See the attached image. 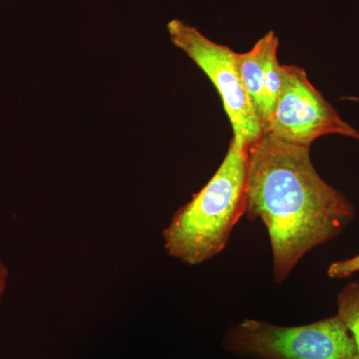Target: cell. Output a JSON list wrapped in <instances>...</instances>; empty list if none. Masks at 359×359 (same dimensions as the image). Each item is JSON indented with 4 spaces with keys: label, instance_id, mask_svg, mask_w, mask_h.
Segmentation results:
<instances>
[{
    "label": "cell",
    "instance_id": "cell-1",
    "mask_svg": "<svg viewBox=\"0 0 359 359\" xmlns=\"http://www.w3.org/2000/svg\"><path fill=\"white\" fill-rule=\"evenodd\" d=\"M309 150L264 134L248 151L245 214L266 226L278 283L289 278L309 252L337 237L355 217L353 203L316 172Z\"/></svg>",
    "mask_w": 359,
    "mask_h": 359
},
{
    "label": "cell",
    "instance_id": "cell-2",
    "mask_svg": "<svg viewBox=\"0 0 359 359\" xmlns=\"http://www.w3.org/2000/svg\"><path fill=\"white\" fill-rule=\"evenodd\" d=\"M247 191L248 151L231 139L216 173L165 229L168 254L190 266L219 255L245 215Z\"/></svg>",
    "mask_w": 359,
    "mask_h": 359
},
{
    "label": "cell",
    "instance_id": "cell-3",
    "mask_svg": "<svg viewBox=\"0 0 359 359\" xmlns=\"http://www.w3.org/2000/svg\"><path fill=\"white\" fill-rule=\"evenodd\" d=\"M223 346L257 359H358L353 335L337 314L301 327L245 320L226 332Z\"/></svg>",
    "mask_w": 359,
    "mask_h": 359
},
{
    "label": "cell",
    "instance_id": "cell-4",
    "mask_svg": "<svg viewBox=\"0 0 359 359\" xmlns=\"http://www.w3.org/2000/svg\"><path fill=\"white\" fill-rule=\"evenodd\" d=\"M167 30L172 43L211 80L230 120L233 140L249 151L263 137L264 130L243 86L238 53L177 18L167 23Z\"/></svg>",
    "mask_w": 359,
    "mask_h": 359
},
{
    "label": "cell",
    "instance_id": "cell-5",
    "mask_svg": "<svg viewBox=\"0 0 359 359\" xmlns=\"http://www.w3.org/2000/svg\"><path fill=\"white\" fill-rule=\"evenodd\" d=\"M264 134L306 147L327 135L359 141V130L339 115L297 65H283L282 89Z\"/></svg>",
    "mask_w": 359,
    "mask_h": 359
},
{
    "label": "cell",
    "instance_id": "cell-6",
    "mask_svg": "<svg viewBox=\"0 0 359 359\" xmlns=\"http://www.w3.org/2000/svg\"><path fill=\"white\" fill-rule=\"evenodd\" d=\"M278 39L271 30L250 50L238 53L243 86L263 130L275 111L283 85V65L278 60Z\"/></svg>",
    "mask_w": 359,
    "mask_h": 359
},
{
    "label": "cell",
    "instance_id": "cell-7",
    "mask_svg": "<svg viewBox=\"0 0 359 359\" xmlns=\"http://www.w3.org/2000/svg\"><path fill=\"white\" fill-rule=\"evenodd\" d=\"M337 316L348 328L359 359V280L349 282L337 297Z\"/></svg>",
    "mask_w": 359,
    "mask_h": 359
},
{
    "label": "cell",
    "instance_id": "cell-8",
    "mask_svg": "<svg viewBox=\"0 0 359 359\" xmlns=\"http://www.w3.org/2000/svg\"><path fill=\"white\" fill-rule=\"evenodd\" d=\"M359 271V254L351 259L334 262L328 266L327 276L334 280H342Z\"/></svg>",
    "mask_w": 359,
    "mask_h": 359
},
{
    "label": "cell",
    "instance_id": "cell-9",
    "mask_svg": "<svg viewBox=\"0 0 359 359\" xmlns=\"http://www.w3.org/2000/svg\"><path fill=\"white\" fill-rule=\"evenodd\" d=\"M7 278H8V269L6 264L0 261V302H1L2 295L6 290Z\"/></svg>",
    "mask_w": 359,
    "mask_h": 359
}]
</instances>
